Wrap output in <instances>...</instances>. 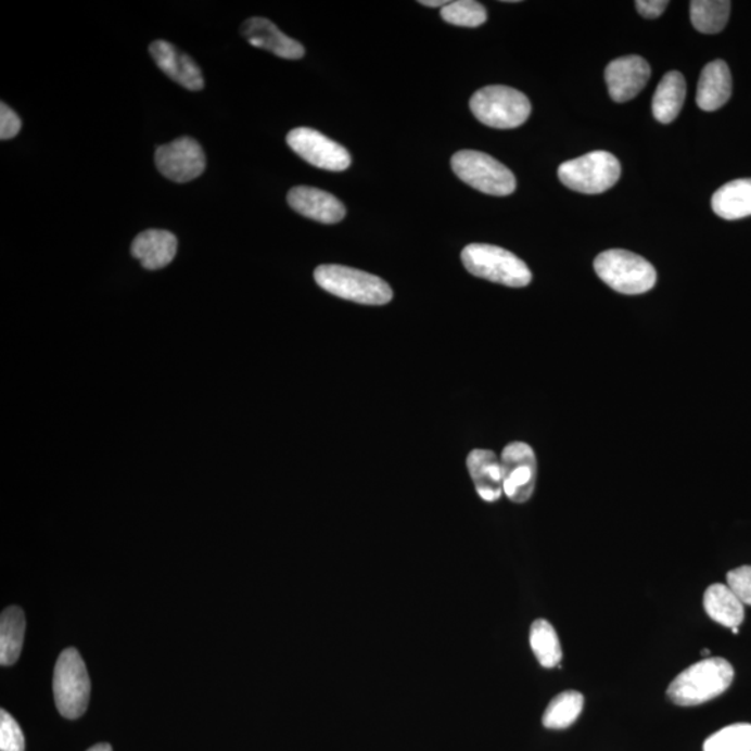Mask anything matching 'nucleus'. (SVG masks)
<instances>
[{
  "label": "nucleus",
  "instance_id": "f257e3e1",
  "mask_svg": "<svg viewBox=\"0 0 751 751\" xmlns=\"http://www.w3.org/2000/svg\"><path fill=\"white\" fill-rule=\"evenodd\" d=\"M734 666L713 657L696 662L671 682L669 698L672 703L691 707L705 703L723 695L734 682Z\"/></svg>",
  "mask_w": 751,
  "mask_h": 751
},
{
  "label": "nucleus",
  "instance_id": "f03ea898",
  "mask_svg": "<svg viewBox=\"0 0 751 751\" xmlns=\"http://www.w3.org/2000/svg\"><path fill=\"white\" fill-rule=\"evenodd\" d=\"M315 280L328 293L364 305H385L393 300V290L378 276L341 265H322L315 270Z\"/></svg>",
  "mask_w": 751,
  "mask_h": 751
},
{
  "label": "nucleus",
  "instance_id": "7ed1b4c3",
  "mask_svg": "<svg viewBox=\"0 0 751 751\" xmlns=\"http://www.w3.org/2000/svg\"><path fill=\"white\" fill-rule=\"evenodd\" d=\"M597 276L625 295L645 294L657 283V271L649 260L625 250L602 252L595 260Z\"/></svg>",
  "mask_w": 751,
  "mask_h": 751
},
{
  "label": "nucleus",
  "instance_id": "20e7f679",
  "mask_svg": "<svg viewBox=\"0 0 751 751\" xmlns=\"http://www.w3.org/2000/svg\"><path fill=\"white\" fill-rule=\"evenodd\" d=\"M461 258L469 273L493 283L519 289L532 281V271L525 262L500 246L471 244L462 251Z\"/></svg>",
  "mask_w": 751,
  "mask_h": 751
},
{
  "label": "nucleus",
  "instance_id": "39448f33",
  "mask_svg": "<svg viewBox=\"0 0 751 751\" xmlns=\"http://www.w3.org/2000/svg\"><path fill=\"white\" fill-rule=\"evenodd\" d=\"M91 682L86 662L76 649H66L56 662L53 695L59 713L67 720L80 718L90 703Z\"/></svg>",
  "mask_w": 751,
  "mask_h": 751
},
{
  "label": "nucleus",
  "instance_id": "423d86ee",
  "mask_svg": "<svg viewBox=\"0 0 751 751\" xmlns=\"http://www.w3.org/2000/svg\"><path fill=\"white\" fill-rule=\"evenodd\" d=\"M469 106L479 122L500 130L522 126L532 113L525 93L506 86L482 88L473 93Z\"/></svg>",
  "mask_w": 751,
  "mask_h": 751
},
{
  "label": "nucleus",
  "instance_id": "0eeeda50",
  "mask_svg": "<svg viewBox=\"0 0 751 751\" xmlns=\"http://www.w3.org/2000/svg\"><path fill=\"white\" fill-rule=\"evenodd\" d=\"M558 177L570 190L581 194H601L620 180L621 165L610 152L595 151L563 162L558 167Z\"/></svg>",
  "mask_w": 751,
  "mask_h": 751
},
{
  "label": "nucleus",
  "instance_id": "6e6552de",
  "mask_svg": "<svg viewBox=\"0 0 751 751\" xmlns=\"http://www.w3.org/2000/svg\"><path fill=\"white\" fill-rule=\"evenodd\" d=\"M451 167L459 179L483 194L507 196L515 191V176L487 153L459 151L453 156Z\"/></svg>",
  "mask_w": 751,
  "mask_h": 751
},
{
  "label": "nucleus",
  "instance_id": "1a4fd4ad",
  "mask_svg": "<svg viewBox=\"0 0 751 751\" xmlns=\"http://www.w3.org/2000/svg\"><path fill=\"white\" fill-rule=\"evenodd\" d=\"M287 143L296 155L319 169L344 171L351 166L349 152L314 128H294L287 136Z\"/></svg>",
  "mask_w": 751,
  "mask_h": 751
},
{
  "label": "nucleus",
  "instance_id": "9d476101",
  "mask_svg": "<svg viewBox=\"0 0 751 751\" xmlns=\"http://www.w3.org/2000/svg\"><path fill=\"white\" fill-rule=\"evenodd\" d=\"M500 461L504 494L513 502H526L533 496L536 486L535 451L525 443H511L504 448Z\"/></svg>",
  "mask_w": 751,
  "mask_h": 751
},
{
  "label": "nucleus",
  "instance_id": "9b49d317",
  "mask_svg": "<svg viewBox=\"0 0 751 751\" xmlns=\"http://www.w3.org/2000/svg\"><path fill=\"white\" fill-rule=\"evenodd\" d=\"M155 162L157 170L175 182L195 180L206 167L204 150L190 137L177 138L167 145L157 148Z\"/></svg>",
  "mask_w": 751,
  "mask_h": 751
},
{
  "label": "nucleus",
  "instance_id": "f8f14e48",
  "mask_svg": "<svg viewBox=\"0 0 751 751\" xmlns=\"http://www.w3.org/2000/svg\"><path fill=\"white\" fill-rule=\"evenodd\" d=\"M649 63L644 58L625 56L615 59L606 68V82L610 97L615 102H627L639 96L650 80Z\"/></svg>",
  "mask_w": 751,
  "mask_h": 751
},
{
  "label": "nucleus",
  "instance_id": "ddd939ff",
  "mask_svg": "<svg viewBox=\"0 0 751 751\" xmlns=\"http://www.w3.org/2000/svg\"><path fill=\"white\" fill-rule=\"evenodd\" d=\"M150 53L157 67L173 81L190 91H200L204 88L205 81L201 68L188 54L180 52L171 43L163 39L152 42Z\"/></svg>",
  "mask_w": 751,
  "mask_h": 751
},
{
  "label": "nucleus",
  "instance_id": "4468645a",
  "mask_svg": "<svg viewBox=\"0 0 751 751\" xmlns=\"http://www.w3.org/2000/svg\"><path fill=\"white\" fill-rule=\"evenodd\" d=\"M287 201L296 214L319 221V224L334 225L345 217V207L338 198L319 190V188L295 187L289 192Z\"/></svg>",
  "mask_w": 751,
  "mask_h": 751
},
{
  "label": "nucleus",
  "instance_id": "2eb2a0df",
  "mask_svg": "<svg viewBox=\"0 0 751 751\" xmlns=\"http://www.w3.org/2000/svg\"><path fill=\"white\" fill-rule=\"evenodd\" d=\"M242 37L252 47L265 49L276 56L296 61L305 54V49L295 39L287 37L268 18L251 17L241 27Z\"/></svg>",
  "mask_w": 751,
  "mask_h": 751
},
{
  "label": "nucleus",
  "instance_id": "dca6fc26",
  "mask_svg": "<svg viewBox=\"0 0 751 751\" xmlns=\"http://www.w3.org/2000/svg\"><path fill=\"white\" fill-rule=\"evenodd\" d=\"M469 474L482 500L496 502L500 500L502 486L501 461L488 449H473L467 459Z\"/></svg>",
  "mask_w": 751,
  "mask_h": 751
},
{
  "label": "nucleus",
  "instance_id": "f3484780",
  "mask_svg": "<svg viewBox=\"0 0 751 751\" xmlns=\"http://www.w3.org/2000/svg\"><path fill=\"white\" fill-rule=\"evenodd\" d=\"M131 254L148 270L165 268L177 254L176 236L166 230L143 231L132 241Z\"/></svg>",
  "mask_w": 751,
  "mask_h": 751
},
{
  "label": "nucleus",
  "instance_id": "a211bd4d",
  "mask_svg": "<svg viewBox=\"0 0 751 751\" xmlns=\"http://www.w3.org/2000/svg\"><path fill=\"white\" fill-rule=\"evenodd\" d=\"M733 96V76L728 64L724 61H714L703 68L701 72L698 96V102L701 111L714 112L723 107Z\"/></svg>",
  "mask_w": 751,
  "mask_h": 751
},
{
  "label": "nucleus",
  "instance_id": "6ab92c4d",
  "mask_svg": "<svg viewBox=\"0 0 751 751\" xmlns=\"http://www.w3.org/2000/svg\"><path fill=\"white\" fill-rule=\"evenodd\" d=\"M704 610L707 615L726 627H738L744 620V604L735 596L728 586H710L704 593Z\"/></svg>",
  "mask_w": 751,
  "mask_h": 751
},
{
  "label": "nucleus",
  "instance_id": "aec40b11",
  "mask_svg": "<svg viewBox=\"0 0 751 751\" xmlns=\"http://www.w3.org/2000/svg\"><path fill=\"white\" fill-rule=\"evenodd\" d=\"M715 215L725 220L751 216V179L735 180L720 188L711 200Z\"/></svg>",
  "mask_w": 751,
  "mask_h": 751
},
{
  "label": "nucleus",
  "instance_id": "412c9836",
  "mask_svg": "<svg viewBox=\"0 0 751 751\" xmlns=\"http://www.w3.org/2000/svg\"><path fill=\"white\" fill-rule=\"evenodd\" d=\"M685 98V77L679 72L666 73L653 97V115L657 120L662 125L674 122L684 106Z\"/></svg>",
  "mask_w": 751,
  "mask_h": 751
},
{
  "label": "nucleus",
  "instance_id": "4be33fe9",
  "mask_svg": "<svg viewBox=\"0 0 751 751\" xmlns=\"http://www.w3.org/2000/svg\"><path fill=\"white\" fill-rule=\"evenodd\" d=\"M26 615L20 607H9L0 618V664L13 665L22 654Z\"/></svg>",
  "mask_w": 751,
  "mask_h": 751
},
{
  "label": "nucleus",
  "instance_id": "5701e85b",
  "mask_svg": "<svg viewBox=\"0 0 751 751\" xmlns=\"http://www.w3.org/2000/svg\"><path fill=\"white\" fill-rule=\"evenodd\" d=\"M730 7L728 0H693L690 2V20L699 33L718 34L728 23Z\"/></svg>",
  "mask_w": 751,
  "mask_h": 751
},
{
  "label": "nucleus",
  "instance_id": "b1692460",
  "mask_svg": "<svg viewBox=\"0 0 751 751\" xmlns=\"http://www.w3.org/2000/svg\"><path fill=\"white\" fill-rule=\"evenodd\" d=\"M583 704H585V699H583V695L580 691H563L548 704L545 715H543V725L547 729L570 728L580 718Z\"/></svg>",
  "mask_w": 751,
  "mask_h": 751
},
{
  "label": "nucleus",
  "instance_id": "393cba45",
  "mask_svg": "<svg viewBox=\"0 0 751 751\" xmlns=\"http://www.w3.org/2000/svg\"><path fill=\"white\" fill-rule=\"evenodd\" d=\"M531 647L533 654L545 669H555L560 665L562 650L560 639L550 622L537 620L531 627Z\"/></svg>",
  "mask_w": 751,
  "mask_h": 751
},
{
  "label": "nucleus",
  "instance_id": "a878e982",
  "mask_svg": "<svg viewBox=\"0 0 751 751\" xmlns=\"http://www.w3.org/2000/svg\"><path fill=\"white\" fill-rule=\"evenodd\" d=\"M704 751H751V724H734L711 735Z\"/></svg>",
  "mask_w": 751,
  "mask_h": 751
},
{
  "label": "nucleus",
  "instance_id": "bb28decb",
  "mask_svg": "<svg viewBox=\"0 0 751 751\" xmlns=\"http://www.w3.org/2000/svg\"><path fill=\"white\" fill-rule=\"evenodd\" d=\"M442 18L453 26L476 28L487 22V12L482 3L474 0H457L442 9Z\"/></svg>",
  "mask_w": 751,
  "mask_h": 751
},
{
  "label": "nucleus",
  "instance_id": "cd10ccee",
  "mask_svg": "<svg viewBox=\"0 0 751 751\" xmlns=\"http://www.w3.org/2000/svg\"><path fill=\"white\" fill-rule=\"evenodd\" d=\"M0 750L2 751H24L26 750V739L17 721L8 711H0Z\"/></svg>",
  "mask_w": 751,
  "mask_h": 751
},
{
  "label": "nucleus",
  "instance_id": "c85d7f7f",
  "mask_svg": "<svg viewBox=\"0 0 751 751\" xmlns=\"http://www.w3.org/2000/svg\"><path fill=\"white\" fill-rule=\"evenodd\" d=\"M728 587L743 604L751 606V565L736 568L726 575Z\"/></svg>",
  "mask_w": 751,
  "mask_h": 751
},
{
  "label": "nucleus",
  "instance_id": "c756f323",
  "mask_svg": "<svg viewBox=\"0 0 751 751\" xmlns=\"http://www.w3.org/2000/svg\"><path fill=\"white\" fill-rule=\"evenodd\" d=\"M22 130V120L16 112H13L7 103L0 105V140H12Z\"/></svg>",
  "mask_w": 751,
  "mask_h": 751
},
{
  "label": "nucleus",
  "instance_id": "7c9ffc66",
  "mask_svg": "<svg viewBox=\"0 0 751 751\" xmlns=\"http://www.w3.org/2000/svg\"><path fill=\"white\" fill-rule=\"evenodd\" d=\"M635 4L637 12H639L641 16L646 18H657L665 12L670 2H666V0H637Z\"/></svg>",
  "mask_w": 751,
  "mask_h": 751
},
{
  "label": "nucleus",
  "instance_id": "2f4dec72",
  "mask_svg": "<svg viewBox=\"0 0 751 751\" xmlns=\"http://www.w3.org/2000/svg\"><path fill=\"white\" fill-rule=\"evenodd\" d=\"M419 3H421L422 7L443 9L448 2H446V0H421Z\"/></svg>",
  "mask_w": 751,
  "mask_h": 751
},
{
  "label": "nucleus",
  "instance_id": "473e14b6",
  "mask_svg": "<svg viewBox=\"0 0 751 751\" xmlns=\"http://www.w3.org/2000/svg\"><path fill=\"white\" fill-rule=\"evenodd\" d=\"M88 751H113V750H112V746H111V744H107V743H99V744H97V746H93V748H91V749L88 750Z\"/></svg>",
  "mask_w": 751,
  "mask_h": 751
},
{
  "label": "nucleus",
  "instance_id": "72a5a7b5",
  "mask_svg": "<svg viewBox=\"0 0 751 751\" xmlns=\"http://www.w3.org/2000/svg\"><path fill=\"white\" fill-rule=\"evenodd\" d=\"M733 632L735 635H738V632H739L738 627H734Z\"/></svg>",
  "mask_w": 751,
  "mask_h": 751
},
{
  "label": "nucleus",
  "instance_id": "f704fd0d",
  "mask_svg": "<svg viewBox=\"0 0 751 751\" xmlns=\"http://www.w3.org/2000/svg\"><path fill=\"white\" fill-rule=\"evenodd\" d=\"M703 654H705V655H707V654H710V651H709V650H703Z\"/></svg>",
  "mask_w": 751,
  "mask_h": 751
}]
</instances>
